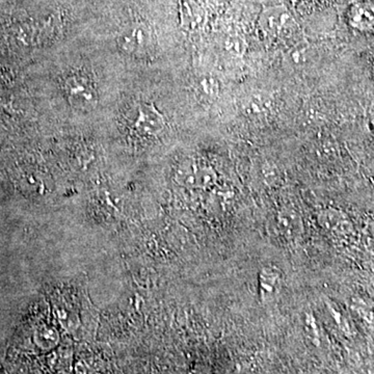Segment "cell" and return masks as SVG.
<instances>
[{"instance_id": "6da1fadb", "label": "cell", "mask_w": 374, "mask_h": 374, "mask_svg": "<svg viewBox=\"0 0 374 374\" xmlns=\"http://www.w3.org/2000/svg\"><path fill=\"white\" fill-rule=\"evenodd\" d=\"M64 93L67 101L79 111H92L97 108L99 96L90 78L86 75L73 74L64 82Z\"/></svg>"}, {"instance_id": "7a4b0ae2", "label": "cell", "mask_w": 374, "mask_h": 374, "mask_svg": "<svg viewBox=\"0 0 374 374\" xmlns=\"http://www.w3.org/2000/svg\"><path fill=\"white\" fill-rule=\"evenodd\" d=\"M164 115L153 104H137L130 115L131 129L140 137H157L166 128Z\"/></svg>"}, {"instance_id": "3957f363", "label": "cell", "mask_w": 374, "mask_h": 374, "mask_svg": "<svg viewBox=\"0 0 374 374\" xmlns=\"http://www.w3.org/2000/svg\"><path fill=\"white\" fill-rule=\"evenodd\" d=\"M259 26L269 37H283L293 30L295 22L285 6H275L265 8L259 17Z\"/></svg>"}, {"instance_id": "277c9868", "label": "cell", "mask_w": 374, "mask_h": 374, "mask_svg": "<svg viewBox=\"0 0 374 374\" xmlns=\"http://www.w3.org/2000/svg\"><path fill=\"white\" fill-rule=\"evenodd\" d=\"M152 43L151 31L144 24H135L126 28L119 38V46L126 55L140 57Z\"/></svg>"}, {"instance_id": "5b68a950", "label": "cell", "mask_w": 374, "mask_h": 374, "mask_svg": "<svg viewBox=\"0 0 374 374\" xmlns=\"http://www.w3.org/2000/svg\"><path fill=\"white\" fill-rule=\"evenodd\" d=\"M349 24L358 31L374 30V4L370 1H358L349 8Z\"/></svg>"}, {"instance_id": "8992f818", "label": "cell", "mask_w": 374, "mask_h": 374, "mask_svg": "<svg viewBox=\"0 0 374 374\" xmlns=\"http://www.w3.org/2000/svg\"><path fill=\"white\" fill-rule=\"evenodd\" d=\"M35 343L40 348L50 351L55 348L60 342V335L57 329L50 327H40L35 336Z\"/></svg>"}, {"instance_id": "52a82bcc", "label": "cell", "mask_w": 374, "mask_h": 374, "mask_svg": "<svg viewBox=\"0 0 374 374\" xmlns=\"http://www.w3.org/2000/svg\"><path fill=\"white\" fill-rule=\"evenodd\" d=\"M307 48H295L289 53L288 59L290 62L295 64H302L308 61L309 55H305Z\"/></svg>"}, {"instance_id": "ba28073f", "label": "cell", "mask_w": 374, "mask_h": 374, "mask_svg": "<svg viewBox=\"0 0 374 374\" xmlns=\"http://www.w3.org/2000/svg\"><path fill=\"white\" fill-rule=\"evenodd\" d=\"M228 44L233 53H242L244 51V40H242V38L238 37V35H232V37L229 38Z\"/></svg>"}, {"instance_id": "9c48e42d", "label": "cell", "mask_w": 374, "mask_h": 374, "mask_svg": "<svg viewBox=\"0 0 374 374\" xmlns=\"http://www.w3.org/2000/svg\"><path fill=\"white\" fill-rule=\"evenodd\" d=\"M367 128L374 140V108L369 111L368 117H367Z\"/></svg>"}, {"instance_id": "30bf717a", "label": "cell", "mask_w": 374, "mask_h": 374, "mask_svg": "<svg viewBox=\"0 0 374 374\" xmlns=\"http://www.w3.org/2000/svg\"><path fill=\"white\" fill-rule=\"evenodd\" d=\"M373 75H374V62H373Z\"/></svg>"}]
</instances>
